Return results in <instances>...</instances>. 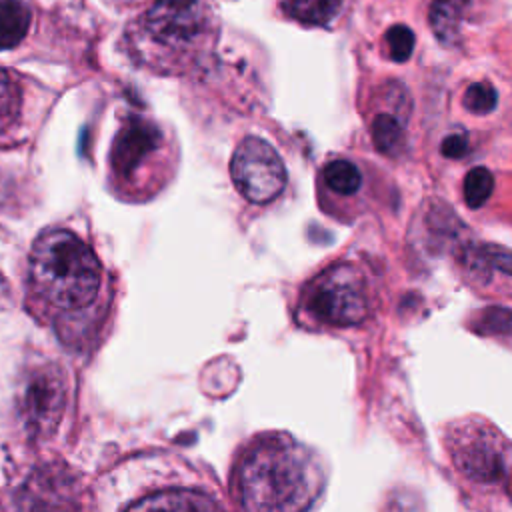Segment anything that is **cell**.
Here are the masks:
<instances>
[{"label": "cell", "instance_id": "7", "mask_svg": "<svg viewBox=\"0 0 512 512\" xmlns=\"http://www.w3.org/2000/svg\"><path fill=\"white\" fill-rule=\"evenodd\" d=\"M66 402V382L62 372L52 366L44 364L34 368L26 384L22 388L20 404H22V414L36 436H46L50 434L62 416Z\"/></svg>", "mask_w": 512, "mask_h": 512}, {"label": "cell", "instance_id": "8", "mask_svg": "<svg viewBox=\"0 0 512 512\" xmlns=\"http://www.w3.org/2000/svg\"><path fill=\"white\" fill-rule=\"evenodd\" d=\"M28 100L26 80L0 68V144H14L26 136Z\"/></svg>", "mask_w": 512, "mask_h": 512}, {"label": "cell", "instance_id": "11", "mask_svg": "<svg viewBox=\"0 0 512 512\" xmlns=\"http://www.w3.org/2000/svg\"><path fill=\"white\" fill-rule=\"evenodd\" d=\"M128 512H222V508L196 490H164L142 498Z\"/></svg>", "mask_w": 512, "mask_h": 512}, {"label": "cell", "instance_id": "4", "mask_svg": "<svg viewBox=\"0 0 512 512\" xmlns=\"http://www.w3.org/2000/svg\"><path fill=\"white\" fill-rule=\"evenodd\" d=\"M168 158V140L162 128L140 112H128L110 146V178L126 196L150 192Z\"/></svg>", "mask_w": 512, "mask_h": 512}, {"label": "cell", "instance_id": "1", "mask_svg": "<svg viewBox=\"0 0 512 512\" xmlns=\"http://www.w3.org/2000/svg\"><path fill=\"white\" fill-rule=\"evenodd\" d=\"M322 488L316 456L284 434L254 442L236 472L242 512H308Z\"/></svg>", "mask_w": 512, "mask_h": 512}, {"label": "cell", "instance_id": "17", "mask_svg": "<svg viewBox=\"0 0 512 512\" xmlns=\"http://www.w3.org/2000/svg\"><path fill=\"white\" fill-rule=\"evenodd\" d=\"M494 190V176L488 168L476 166L464 178V200L470 208H480L486 204Z\"/></svg>", "mask_w": 512, "mask_h": 512}, {"label": "cell", "instance_id": "15", "mask_svg": "<svg viewBox=\"0 0 512 512\" xmlns=\"http://www.w3.org/2000/svg\"><path fill=\"white\" fill-rule=\"evenodd\" d=\"M372 140L382 154L396 156L404 148V130L392 114L382 112L372 122Z\"/></svg>", "mask_w": 512, "mask_h": 512}, {"label": "cell", "instance_id": "10", "mask_svg": "<svg viewBox=\"0 0 512 512\" xmlns=\"http://www.w3.org/2000/svg\"><path fill=\"white\" fill-rule=\"evenodd\" d=\"M454 460L458 466L476 480H496L504 472V458L494 440L486 432H474L458 450Z\"/></svg>", "mask_w": 512, "mask_h": 512}, {"label": "cell", "instance_id": "21", "mask_svg": "<svg viewBox=\"0 0 512 512\" xmlns=\"http://www.w3.org/2000/svg\"><path fill=\"white\" fill-rule=\"evenodd\" d=\"M486 256L492 258L494 266L506 270L508 274H512V252L506 250H486Z\"/></svg>", "mask_w": 512, "mask_h": 512}, {"label": "cell", "instance_id": "14", "mask_svg": "<svg viewBox=\"0 0 512 512\" xmlns=\"http://www.w3.org/2000/svg\"><path fill=\"white\" fill-rule=\"evenodd\" d=\"M342 0H286L284 12L310 26H326L338 12Z\"/></svg>", "mask_w": 512, "mask_h": 512}, {"label": "cell", "instance_id": "20", "mask_svg": "<svg viewBox=\"0 0 512 512\" xmlns=\"http://www.w3.org/2000/svg\"><path fill=\"white\" fill-rule=\"evenodd\" d=\"M468 152V140L464 134H450L442 142V154L448 158H460Z\"/></svg>", "mask_w": 512, "mask_h": 512}, {"label": "cell", "instance_id": "9", "mask_svg": "<svg viewBox=\"0 0 512 512\" xmlns=\"http://www.w3.org/2000/svg\"><path fill=\"white\" fill-rule=\"evenodd\" d=\"M26 512H82L80 490L68 482V476L44 472L26 486Z\"/></svg>", "mask_w": 512, "mask_h": 512}, {"label": "cell", "instance_id": "2", "mask_svg": "<svg viewBox=\"0 0 512 512\" xmlns=\"http://www.w3.org/2000/svg\"><path fill=\"white\" fill-rule=\"evenodd\" d=\"M216 36L202 0H152L124 28L134 64L156 74H182L202 60Z\"/></svg>", "mask_w": 512, "mask_h": 512}, {"label": "cell", "instance_id": "18", "mask_svg": "<svg viewBox=\"0 0 512 512\" xmlns=\"http://www.w3.org/2000/svg\"><path fill=\"white\" fill-rule=\"evenodd\" d=\"M464 108L474 114H486L492 112L498 104L496 88L490 82H474L464 92Z\"/></svg>", "mask_w": 512, "mask_h": 512}, {"label": "cell", "instance_id": "6", "mask_svg": "<svg viewBox=\"0 0 512 512\" xmlns=\"http://www.w3.org/2000/svg\"><path fill=\"white\" fill-rule=\"evenodd\" d=\"M230 176L236 190L252 204L274 200L286 184V168L278 152L264 138H244L230 160Z\"/></svg>", "mask_w": 512, "mask_h": 512}, {"label": "cell", "instance_id": "12", "mask_svg": "<svg viewBox=\"0 0 512 512\" xmlns=\"http://www.w3.org/2000/svg\"><path fill=\"white\" fill-rule=\"evenodd\" d=\"M34 24L30 0H0V50L20 46Z\"/></svg>", "mask_w": 512, "mask_h": 512}, {"label": "cell", "instance_id": "16", "mask_svg": "<svg viewBox=\"0 0 512 512\" xmlns=\"http://www.w3.org/2000/svg\"><path fill=\"white\" fill-rule=\"evenodd\" d=\"M324 182L332 192L350 196L358 192L362 184V176H360V170L350 160H332L324 168Z\"/></svg>", "mask_w": 512, "mask_h": 512}, {"label": "cell", "instance_id": "13", "mask_svg": "<svg viewBox=\"0 0 512 512\" xmlns=\"http://www.w3.org/2000/svg\"><path fill=\"white\" fill-rule=\"evenodd\" d=\"M470 0H432L428 20L436 38L444 44H454Z\"/></svg>", "mask_w": 512, "mask_h": 512}, {"label": "cell", "instance_id": "3", "mask_svg": "<svg viewBox=\"0 0 512 512\" xmlns=\"http://www.w3.org/2000/svg\"><path fill=\"white\" fill-rule=\"evenodd\" d=\"M34 290L54 308L76 310L90 304L100 286L94 252L68 230L44 232L30 254Z\"/></svg>", "mask_w": 512, "mask_h": 512}, {"label": "cell", "instance_id": "19", "mask_svg": "<svg viewBox=\"0 0 512 512\" xmlns=\"http://www.w3.org/2000/svg\"><path fill=\"white\" fill-rule=\"evenodd\" d=\"M414 32L404 24H394L386 32V44L394 62H406L414 50Z\"/></svg>", "mask_w": 512, "mask_h": 512}, {"label": "cell", "instance_id": "5", "mask_svg": "<svg viewBox=\"0 0 512 512\" xmlns=\"http://www.w3.org/2000/svg\"><path fill=\"white\" fill-rule=\"evenodd\" d=\"M314 318L330 326L360 324L368 314V292L362 272L352 264H336L318 274L306 292Z\"/></svg>", "mask_w": 512, "mask_h": 512}]
</instances>
